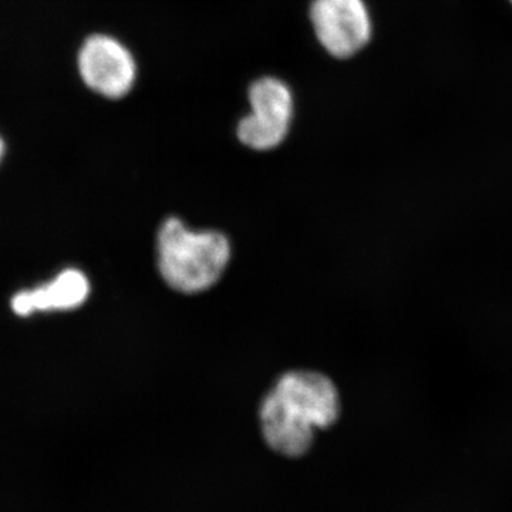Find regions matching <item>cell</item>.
I'll use <instances>...</instances> for the list:
<instances>
[{
  "mask_svg": "<svg viewBox=\"0 0 512 512\" xmlns=\"http://www.w3.org/2000/svg\"><path fill=\"white\" fill-rule=\"evenodd\" d=\"M339 414L332 380L313 372L286 373L262 402V436L275 453L299 458L311 450L315 430L329 429Z\"/></svg>",
  "mask_w": 512,
  "mask_h": 512,
  "instance_id": "cell-1",
  "label": "cell"
},
{
  "mask_svg": "<svg viewBox=\"0 0 512 512\" xmlns=\"http://www.w3.org/2000/svg\"><path fill=\"white\" fill-rule=\"evenodd\" d=\"M228 239L220 232H192L177 218L164 222L158 234V268L178 292L211 288L229 261Z\"/></svg>",
  "mask_w": 512,
  "mask_h": 512,
  "instance_id": "cell-2",
  "label": "cell"
},
{
  "mask_svg": "<svg viewBox=\"0 0 512 512\" xmlns=\"http://www.w3.org/2000/svg\"><path fill=\"white\" fill-rule=\"evenodd\" d=\"M251 113L238 124V138L254 150H272L288 136L295 101L288 84L276 77H262L248 92Z\"/></svg>",
  "mask_w": 512,
  "mask_h": 512,
  "instance_id": "cell-3",
  "label": "cell"
},
{
  "mask_svg": "<svg viewBox=\"0 0 512 512\" xmlns=\"http://www.w3.org/2000/svg\"><path fill=\"white\" fill-rule=\"evenodd\" d=\"M77 69L87 89L106 99H123L136 86L138 69L133 53L110 35L97 33L84 40Z\"/></svg>",
  "mask_w": 512,
  "mask_h": 512,
  "instance_id": "cell-4",
  "label": "cell"
},
{
  "mask_svg": "<svg viewBox=\"0 0 512 512\" xmlns=\"http://www.w3.org/2000/svg\"><path fill=\"white\" fill-rule=\"evenodd\" d=\"M311 22L320 45L338 59L355 56L372 37L365 0H313Z\"/></svg>",
  "mask_w": 512,
  "mask_h": 512,
  "instance_id": "cell-5",
  "label": "cell"
},
{
  "mask_svg": "<svg viewBox=\"0 0 512 512\" xmlns=\"http://www.w3.org/2000/svg\"><path fill=\"white\" fill-rule=\"evenodd\" d=\"M90 284L79 269H64L53 281L20 291L12 298L13 312L29 316L35 312L72 311L89 298Z\"/></svg>",
  "mask_w": 512,
  "mask_h": 512,
  "instance_id": "cell-6",
  "label": "cell"
},
{
  "mask_svg": "<svg viewBox=\"0 0 512 512\" xmlns=\"http://www.w3.org/2000/svg\"><path fill=\"white\" fill-rule=\"evenodd\" d=\"M5 151H6L5 141H3V138L0 137V163H2L3 157H5Z\"/></svg>",
  "mask_w": 512,
  "mask_h": 512,
  "instance_id": "cell-7",
  "label": "cell"
},
{
  "mask_svg": "<svg viewBox=\"0 0 512 512\" xmlns=\"http://www.w3.org/2000/svg\"><path fill=\"white\" fill-rule=\"evenodd\" d=\"M511 3H512V0H511Z\"/></svg>",
  "mask_w": 512,
  "mask_h": 512,
  "instance_id": "cell-8",
  "label": "cell"
}]
</instances>
